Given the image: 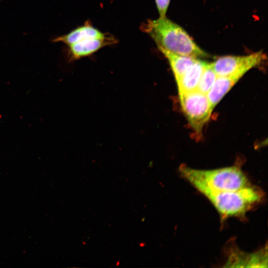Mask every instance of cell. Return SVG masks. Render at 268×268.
I'll return each instance as SVG.
<instances>
[{
	"label": "cell",
	"instance_id": "cell-1",
	"mask_svg": "<svg viewBox=\"0 0 268 268\" xmlns=\"http://www.w3.org/2000/svg\"><path fill=\"white\" fill-rule=\"evenodd\" d=\"M141 27L158 48L196 58L208 56L182 27L166 16L148 20Z\"/></svg>",
	"mask_w": 268,
	"mask_h": 268
},
{
	"label": "cell",
	"instance_id": "cell-2",
	"mask_svg": "<svg viewBox=\"0 0 268 268\" xmlns=\"http://www.w3.org/2000/svg\"><path fill=\"white\" fill-rule=\"evenodd\" d=\"M180 172L186 180L204 195L235 191L248 185V181L243 171L237 166L212 170H200L181 165Z\"/></svg>",
	"mask_w": 268,
	"mask_h": 268
},
{
	"label": "cell",
	"instance_id": "cell-3",
	"mask_svg": "<svg viewBox=\"0 0 268 268\" xmlns=\"http://www.w3.org/2000/svg\"><path fill=\"white\" fill-rule=\"evenodd\" d=\"M224 217L240 215L260 201L262 193L249 185L239 190L204 195Z\"/></svg>",
	"mask_w": 268,
	"mask_h": 268
},
{
	"label": "cell",
	"instance_id": "cell-4",
	"mask_svg": "<svg viewBox=\"0 0 268 268\" xmlns=\"http://www.w3.org/2000/svg\"><path fill=\"white\" fill-rule=\"evenodd\" d=\"M179 95L182 110L190 125L196 133L201 134L213 111L206 94L195 90Z\"/></svg>",
	"mask_w": 268,
	"mask_h": 268
},
{
	"label": "cell",
	"instance_id": "cell-5",
	"mask_svg": "<svg viewBox=\"0 0 268 268\" xmlns=\"http://www.w3.org/2000/svg\"><path fill=\"white\" fill-rule=\"evenodd\" d=\"M266 59L262 52L246 56H227L211 63L217 76L239 75L243 76L251 69L261 65Z\"/></svg>",
	"mask_w": 268,
	"mask_h": 268
},
{
	"label": "cell",
	"instance_id": "cell-6",
	"mask_svg": "<svg viewBox=\"0 0 268 268\" xmlns=\"http://www.w3.org/2000/svg\"><path fill=\"white\" fill-rule=\"evenodd\" d=\"M117 40L110 36L105 38H89L69 46L70 57L78 59L89 56L102 48L112 45Z\"/></svg>",
	"mask_w": 268,
	"mask_h": 268
},
{
	"label": "cell",
	"instance_id": "cell-7",
	"mask_svg": "<svg viewBox=\"0 0 268 268\" xmlns=\"http://www.w3.org/2000/svg\"><path fill=\"white\" fill-rule=\"evenodd\" d=\"M207 63L198 59L176 81L179 94L197 89L200 79Z\"/></svg>",
	"mask_w": 268,
	"mask_h": 268
},
{
	"label": "cell",
	"instance_id": "cell-8",
	"mask_svg": "<svg viewBox=\"0 0 268 268\" xmlns=\"http://www.w3.org/2000/svg\"><path fill=\"white\" fill-rule=\"evenodd\" d=\"M242 77L239 75L217 76L206 94L213 110L224 96Z\"/></svg>",
	"mask_w": 268,
	"mask_h": 268
},
{
	"label": "cell",
	"instance_id": "cell-9",
	"mask_svg": "<svg viewBox=\"0 0 268 268\" xmlns=\"http://www.w3.org/2000/svg\"><path fill=\"white\" fill-rule=\"evenodd\" d=\"M109 36L89 23L79 26L67 34L56 38L55 42H60L70 46L89 38H105Z\"/></svg>",
	"mask_w": 268,
	"mask_h": 268
},
{
	"label": "cell",
	"instance_id": "cell-10",
	"mask_svg": "<svg viewBox=\"0 0 268 268\" xmlns=\"http://www.w3.org/2000/svg\"><path fill=\"white\" fill-rule=\"evenodd\" d=\"M227 264L243 265L244 267H267V253L262 250L260 252L248 254L243 252H234L230 256ZM231 267V266H230Z\"/></svg>",
	"mask_w": 268,
	"mask_h": 268
},
{
	"label": "cell",
	"instance_id": "cell-11",
	"mask_svg": "<svg viewBox=\"0 0 268 268\" xmlns=\"http://www.w3.org/2000/svg\"><path fill=\"white\" fill-rule=\"evenodd\" d=\"M158 48L167 59L173 72L176 81L180 79L198 59L190 56L175 54L161 48Z\"/></svg>",
	"mask_w": 268,
	"mask_h": 268
},
{
	"label": "cell",
	"instance_id": "cell-12",
	"mask_svg": "<svg viewBox=\"0 0 268 268\" xmlns=\"http://www.w3.org/2000/svg\"><path fill=\"white\" fill-rule=\"evenodd\" d=\"M217 77V75L214 71L211 63H207L196 90L206 94Z\"/></svg>",
	"mask_w": 268,
	"mask_h": 268
},
{
	"label": "cell",
	"instance_id": "cell-13",
	"mask_svg": "<svg viewBox=\"0 0 268 268\" xmlns=\"http://www.w3.org/2000/svg\"><path fill=\"white\" fill-rule=\"evenodd\" d=\"M155 1L160 17L166 16L170 0H155Z\"/></svg>",
	"mask_w": 268,
	"mask_h": 268
},
{
	"label": "cell",
	"instance_id": "cell-14",
	"mask_svg": "<svg viewBox=\"0 0 268 268\" xmlns=\"http://www.w3.org/2000/svg\"></svg>",
	"mask_w": 268,
	"mask_h": 268
}]
</instances>
